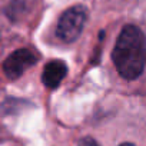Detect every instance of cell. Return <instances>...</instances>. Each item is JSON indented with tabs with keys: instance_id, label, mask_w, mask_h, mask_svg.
Here are the masks:
<instances>
[{
	"instance_id": "1",
	"label": "cell",
	"mask_w": 146,
	"mask_h": 146,
	"mask_svg": "<svg viewBox=\"0 0 146 146\" xmlns=\"http://www.w3.org/2000/svg\"><path fill=\"white\" fill-rule=\"evenodd\" d=\"M117 73L127 80L137 79L145 67V36L135 25H126L112 52Z\"/></svg>"
},
{
	"instance_id": "2",
	"label": "cell",
	"mask_w": 146,
	"mask_h": 146,
	"mask_svg": "<svg viewBox=\"0 0 146 146\" xmlns=\"http://www.w3.org/2000/svg\"><path fill=\"white\" fill-rule=\"evenodd\" d=\"M86 20H88V10L85 6L78 5L67 9L66 12H63V15L57 22L56 26L57 39L64 43L75 42L80 36Z\"/></svg>"
},
{
	"instance_id": "3",
	"label": "cell",
	"mask_w": 146,
	"mask_h": 146,
	"mask_svg": "<svg viewBox=\"0 0 146 146\" xmlns=\"http://www.w3.org/2000/svg\"><path fill=\"white\" fill-rule=\"evenodd\" d=\"M37 62L39 56L30 49H17L3 62V72L9 80H16Z\"/></svg>"
},
{
	"instance_id": "4",
	"label": "cell",
	"mask_w": 146,
	"mask_h": 146,
	"mask_svg": "<svg viewBox=\"0 0 146 146\" xmlns=\"http://www.w3.org/2000/svg\"><path fill=\"white\" fill-rule=\"evenodd\" d=\"M66 75H67V64L63 60L60 59L50 60L49 63H46L43 69L42 83L49 89H57L62 80L66 78Z\"/></svg>"
},
{
	"instance_id": "5",
	"label": "cell",
	"mask_w": 146,
	"mask_h": 146,
	"mask_svg": "<svg viewBox=\"0 0 146 146\" xmlns=\"http://www.w3.org/2000/svg\"><path fill=\"white\" fill-rule=\"evenodd\" d=\"M36 0H5V15L12 22H19L32 12Z\"/></svg>"
},
{
	"instance_id": "6",
	"label": "cell",
	"mask_w": 146,
	"mask_h": 146,
	"mask_svg": "<svg viewBox=\"0 0 146 146\" xmlns=\"http://www.w3.org/2000/svg\"><path fill=\"white\" fill-rule=\"evenodd\" d=\"M78 146H100V145H99L93 137H90V136H85V137H82V139L79 140Z\"/></svg>"
},
{
	"instance_id": "7",
	"label": "cell",
	"mask_w": 146,
	"mask_h": 146,
	"mask_svg": "<svg viewBox=\"0 0 146 146\" xmlns=\"http://www.w3.org/2000/svg\"><path fill=\"white\" fill-rule=\"evenodd\" d=\"M119 146H136V145H133V143H129V142H126V143H120Z\"/></svg>"
}]
</instances>
